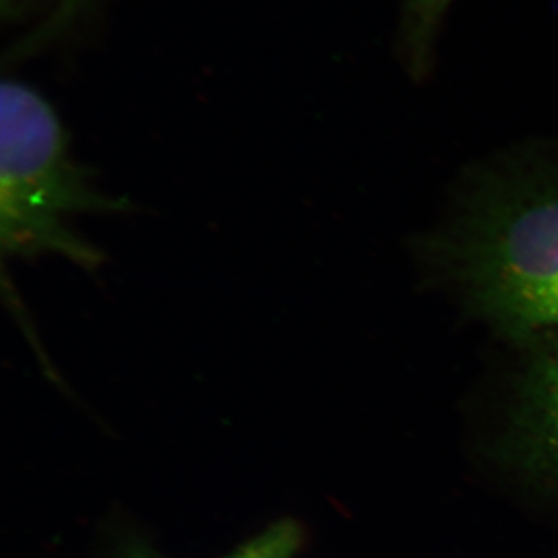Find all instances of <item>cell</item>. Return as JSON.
I'll use <instances>...</instances> for the list:
<instances>
[{"instance_id": "1", "label": "cell", "mask_w": 558, "mask_h": 558, "mask_svg": "<svg viewBox=\"0 0 558 558\" xmlns=\"http://www.w3.org/2000/svg\"><path fill=\"white\" fill-rule=\"evenodd\" d=\"M470 310L506 336L558 332V175L498 182L480 193L449 245Z\"/></svg>"}, {"instance_id": "2", "label": "cell", "mask_w": 558, "mask_h": 558, "mask_svg": "<svg viewBox=\"0 0 558 558\" xmlns=\"http://www.w3.org/2000/svg\"><path fill=\"white\" fill-rule=\"evenodd\" d=\"M0 242L3 256L57 255L87 271L101 266V250L70 227L80 215L126 211L73 160L57 110L38 90L5 80L0 95Z\"/></svg>"}, {"instance_id": "3", "label": "cell", "mask_w": 558, "mask_h": 558, "mask_svg": "<svg viewBox=\"0 0 558 558\" xmlns=\"http://www.w3.org/2000/svg\"><path fill=\"white\" fill-rule=\"evenodd\" d=\"M498 449L513 472L558 490V332L532 340L513 384Z\"/></svg>"}, {"instance_id": "4", "label": "cell", "mask_w": 558, "mask_h": 558, "mask_svg": "<svg viewBox=\"0 0 558 558\" xmlns=\"http://www.w3.org/2000/svg\"><path fill=\"white\" fill-rule=\"evenodd\" d=\"M453 0H403L398 44L403 64L414 78L428 75L444 17Z\"/></svg>"}, {"instance_id": "5", "label": "cell", "mask_w": 558, "mask_h": 558, "mask_svg": "<svg viewBox=\"0 0 558 558\" xmlns=\"http://www.w3.org/2000/svg\"><path fill=\"white\" fill-rule=\"evenodd\" d=\"M94 2L95 0H60L49 17L14 47L11 58L14 61H20L22 58L31 57L36 51L43 50L44 47L60 39L65 33L73 31V27L86 16Z\"/></svg>"}, {"instance_id": "6", "label": "cell", "mask_w": 558, "mask_h": 558, "mask_svg": "<svg viewBox=\"0 0 558 558\" xmlns=\"http://www.w3.org/2000/svg\"><path fill=\"white\" fill-rule=\"evenodd\" d=\"M303 543L299 524L279 521L260 532L255 538L242 545L223 558H293ZM126 558H157L146 550H134Z\"/></svg>"}, {"instance_id": "7", "label": "cell", "mask_w": 558, "mask_h": 558, "mask_svg": "<svg viewBox=\"0 0 558 558\" xmlns=\"http://www.w3.org/2000/svg\"><path fill=\"white\" fill-rule=\"evenodd\" d=\"M22 5L24 0H2L3 14H14Z\"/></svg>"}]
</instances>
